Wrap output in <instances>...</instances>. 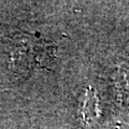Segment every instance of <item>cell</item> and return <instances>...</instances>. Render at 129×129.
Segmentation results:
<instances>
[{"label":"cell","instance_id":"cell-1","mask_svg":"<svg viewBox=\"0 0 129 129\" xmlns=\"http://www.w3.org/2000/svg\"><path fill=\"white\" fill-rule=\"evenodd\" d=\"M9 55L10 63L15 71L31 73L39 70H51L55 48L45 40L25 34L13 40Z\"/></svg>","mask_w":129,"mask_h":129}]
</instances>
